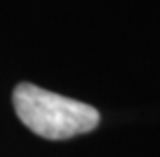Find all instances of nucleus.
Returning <instances> with one entry per match:
<instances>
[{
  "mask_svg": "<svg viewBox=\"0 0 160 157\" xmlns=\"http://www.w3.org/2000/svg\"><path fill=\"white\" fill-rule=\"evenodd\" d=\"M12 104L27 129L52 141L90 133L101 120L99 110L90 104L47 92L27 82L14 88Z\"/></svg>",
  "mask_w": 160,
  "mask_h": 157,
  "instance_id": "nucleus-1",
  "label": "nucleus"
}]
</instances>
